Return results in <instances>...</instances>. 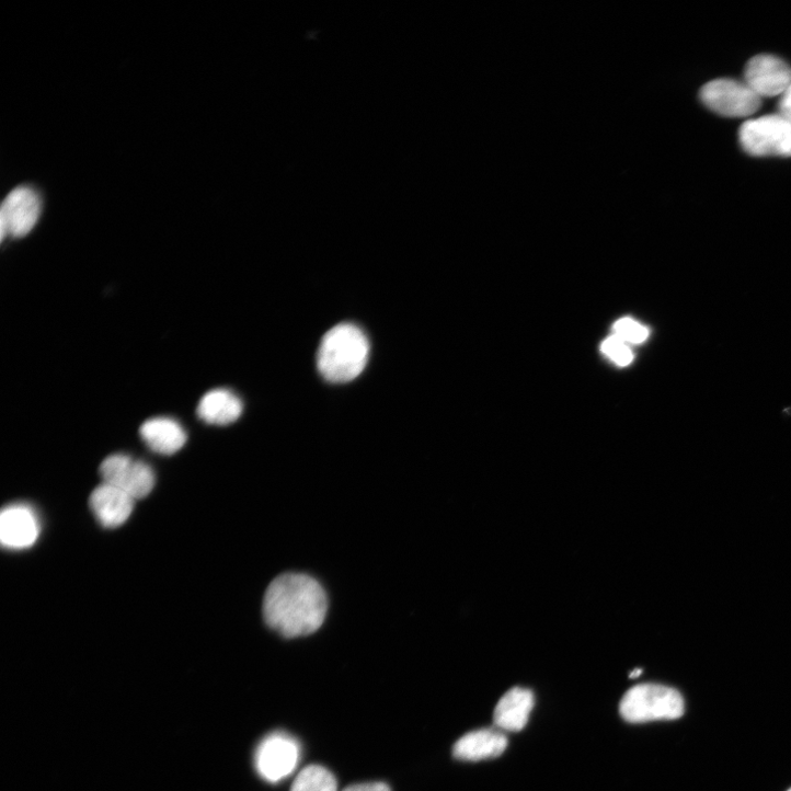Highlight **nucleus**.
Instances as JSON below:
<instances>
[{"label": "nucleus", "instance_id": "nucleus-1", "mask_svg": "<svg viewBox=\"0 0 791 791\" xmlns=\"http://www.w3.org/2000/svg\"><path fill=\"white\" fill-rule=\"evenodd\" d=\"M326 610L328 598L323 587L306 574L288 573L276 577L264 596L266 624L286 639L318 631Z\"/></svg>", "mask_w": 791, "mask_h": 791}, {"label": "nucleus", "instance_id": "nucleus-2", "mask_svg": "<svg viewBox=\"0 0 791 791\" xmlns=\"http://www.w3.org/2000/svg\"><path fill=\"white\" fill-rule=\"evenodd\" d=\"M369 343L354 324L343 323L323 336L318 352V368L323 378L333 383L355 379L365 368Z\"/></svg>", "mask_w": 791, "mask_h": 791}, {"label": "nucleus", "instance_id": "nucleus-3", "mask_svg": "<svg viewBox=\"0 0 791 791\" xmlns=\"http://www.w3.org/2000/svg\"><path fill=\"white\" fill-rule=\"evenodd\" d=\"M621 717L630 723L679 719L685 701L676 689L660 684H642L628 690L619 707Z\"/></svg>", "mask_w": 791, "mask_h": 791}, {"label": "nucleus", "instance_id": "nucleus-4", "mask_svg": "<svg viewBox=\"0 0 791 791\" xmlns=\"http://www.w3.org/2000/svg\"><path fill=\"white\" fill-rule=\"evenodd\" d=\"M740 142L753 157H791V124L780 115H768L744 123Z\"/></svg>", "mask_w": 791, "mask_h": 791}, {"label": "nucleus", "instance_id": "nucleus-5", "mask_svg": "<svg viewBox=\"0 0 791 791\" xmlns=\"http://www.w3.org/2000/svg\"><path fill=\"white\" fill-rule=\"evenodd\" d=\"M300 755V743L294 736L283 731L272 732L259 743L254 766L262 779L276 783L296 770Z\"/></svg>", "mask_w": 791, "mask_h": 791}, {"label": "nucleus", "instance_id": "nucleus-6", "mask_svg": "<svg viewBox=\"0 0 791 791\" xmlns=\"http://www.w3.org/2000/svg\"><path fill=\"white\" fill-rule=\"evenodd\" d=\"M700 100L710 111L730 118L750 116L761 106V99L745 83L727 79L706 84L700 91Z\"/></svg>", "mask_w": 791, "mask_h": 791}, {"label": "nucleus", "instance_id": "nucleus-7", "mask_svg": "<svg viewBox=\"0 0 791 791\" xmlns=\"http://www.w3.org/2000/svg\"><path fill=\"white\" fill-rule=\"evenodd\" d=\"M100 473L103 483L119 489L135 501L147 497L156 485V475L151 467L126 455L106 458Z\"/></svg>", "mask_w": 791, "mask_h": 791}, {"label": "nucleus", "instance_id": "nucleus-8", "mask_svg": "<svg viewBox=\"0 0 791 791\" xmlns=\"http://www.w3.org/2000/svg\"><path fill=\"white\" fill-rule=\"evenodd\" d=\"M42 214V202L30 187L13 191L4 200L0 211V236L23 238L37 225Z\"/></svg>", "mask_w": 791, "mask_h": 791}, {"label": "nucleus", "instance_id": "nucleus-9", "mask_svg": "<svg viewBox=\"0 0 791 791\" xmlns=\"http://www.w3.org/2000/svg\"><path fill=\"white\" fill-rule=\"evenodd\" d=\"M42 525L37 513L26 504H13L0 516V541L9 550L32 548L41 537Z\"/></svg>", "mask_w": 791, "mask_h": 791}, {"label": "nucleus", "instance_id": "nucleus-10", "mask_svg": "<svg viewBox=\"0 0 791 791\" xmlns=\"http://www.w3.org/2000/svg\"><path fill=\"white\" fill-rule=\"evenodd\" d=\"M745 84L760 99L782 95L791 85V68L772 56H757L748 61Z\"/></svg>", "mask_w": 791, "mask_h": 791}, {"label": "nucleus", "instance_id": "nucleus-11", "mask_svg": "<svg viewBox=\"0 0 791 791\" xmlns=\"http://www.w3.org/2000/svg\"><path fill=\"white\" fill-rule=\"evenodd\" d=\"M90 507L104 528L115 529L130 518L135 500L119 489L103 483L92 493Z\"/></svg>", "mask_w": 791, "mask_h": 791}, {"label": "nucleus", "instance_id": "nucleus-12", "mask_svg": "<svg viewBox=\"0 0 791 791\" xmlns=\"http://www.w3.org/2000/svg\"><path fill=\"white\" fill-rule=\"evenodd\" d=\"M508 746L507 736L496 729H481L462 736L454 747L456 758L480 761L501 756Z\"/></svg>", "mask_w": 791, "mask_h": 791}, {"label": "nucleus", "instance_id": "nucleus-13", "mask_svg": "<svg viewBox=\"0 0 791 791\" xmlns=\"http://www.w3.org/2000/svg\"><path fill=\"white\" fill-rule=\"evenodd\" d=\"M535 707V695L531 690L515 687L500 700L494 712V723L498 730L517 732L528 723Z\"/></svg>", "mask_w": 791, "mask_h": 791}, {"label": "nucleus", "instance_id": "nucleus-14", "mask_svg": "<svg viewBox=\"0 0 791 791\" xmlns=\"http://www.w3.org/2000/svg\"><path fill=\"white\" fill-rule=\"evenodd\" d=\"M243 405L231 390L218 388L203 396L197 415L208 425L227 426L237 422L242 415Z\"/></svg>", "mask_w": 791, "mask_h": 791}, {"label": "nucleus", "instance_id": "nucleus-15", "mask_svg": "<svg viewBox=\"0 0 791 791\" xmlns=\"http://www.w3.org/2000/svg\"><path fill=\"white\" fill-rule=\"evenodd\" d=\"M140 436L149 449L162 456L175 455L187 440L184 428L176 421L165 417L147 421Z\"/></svg>", "mask_w": 791, "mask_h": 791}, {"label": "nucleus", "instance_id": "nucleus-16", "mask_svg": "<svg viewBox=\"0 0 791 791\" xmlns=\"http://www.w3.org/2000/svg\"><path fill=\"white\" fill-rule=\"evenodd\" d=\"M290 791H337V781L328 768L309 765L296 776Z\"/></svg>", "mask_w": 791, "mask_h": 791}, {"label": "nucleus", "instance_id": "nucleus-17", "mask_svg": "<svg viewBox=\"0 0 791 791\" xmlns=\"http://www.w3.org/2000/svg\"><path fill=\"white\" fill-rule=\"evenodd\" d=\"M614 329L616 335L623 342L642 343L649 336V330L630 318L619 320Z\"/></svg>", "mask_w": 791, "mask_h": 791}, {"label": "nucleus", "instance_id": "nucleus-18", "mask_svg": "<svg viewBox=\"0 0 791 791\" xmlns=\"http://www.w3.org/2000/svg\"><path fill=\"white\" fill-rule=\"evenodd\" d=\"M603 352L621 366L629 365L633 359L631 349L617 335L604 342Z\"/></svg>", "mask_w": 791, "mask_h": 791}, {"label": "nucleus", "instance_id": "nucleus-19", "mask_svg": "<svg viewBox=\"0 0 791 791\" xmlns=\"http://www.w3.org/2000/svg\"><path fill=\"white\" fill-rule=\"evenodd\" d=\"M343 791H391L383 782H364L346 787Z\"/></svg>", "mask_w": 791, "mask_h": 791}, {"label": "nucleus", "instance_id": "nucleus-20", "mask_svg": "<svg viewBox=\"0 0 791 791\" xmlns=\"http://www.w3.org/2000/svg\"><path fill=\"white\" fill-rule=\"evenodd\" d=\"M779 115L791 124V85L779 101Z\"/></svg>", "mask_w": 791, "mask_h": 791}, {"label": "nucleus", "instance_id": "nucleus-21", "mask_svg": "<svg viewBox=\"0 0 791 791\" xmlns=\"http://www.w3.org/2000/svg\"><path fill=\"white\" fill-rule=\"evenodd\" d=\"M788 791H791V789H789Z\"/></svg>", "mask_w": 791, "mask_h": 791}]
</instances>
